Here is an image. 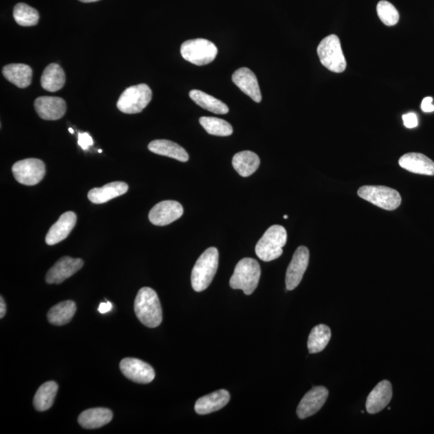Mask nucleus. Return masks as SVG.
<instances>
[{
	"mask_svg": "<svg viewBox=\"0 0 434 434\" xmlns=\"http://www.w3.org/2000/svg\"><path fill=\"white\" fill-rule=\"evenodd\" d=\"M134 312L143 325L154 328L161 324L163 311L158 294L153 289H139L134 300Z\"/></svg>",
	"mask_w": 434,
	"mask_h": 434,
	"instance_id": "nucleus-1",
	"label": "nucleus"
},
{
	"mask_svg": "<svg viewBox=\"0 0 434 434\" xmlns=\"http://www.w3.org/2000/svg\"><path fill=\"white\" fill-rule=\"evenodd\" d=\"M219 253L215 247L205 251L192 269L191 281L193 289L202 292L210 286L218 268Z\"/></svg>",
	"mask_w": 434,
	"mask_h": 434,
	"instance_id": "nucleus-2",
	"label": "nucleus"
},
{
	"mask_svg": "<svg viewBox=\"0 0 434 434\" xmlns=\"http://www.w3.org/2000/svg\"><path fill=\"white\" fill-rule=\"evenodd\" d=\"M287 241L286 229L281 225H273L264 234L255 248L256 254L263 262H271L281 257L282 248Z\"/></svg>",
	"mask_w": 434,
	"mask_h": 434,
	"instance_id": "nucleus-3",
	"label": "nucleus"
},
{
	"mask_svg": "<svg viewBox=\"0 0 434 434\" xmlns=\"http://www.w3.org/2000/svg\"><path fill=\"white\" fill-rule=\"evenodd\" d=\"M260 273L262 270L257 260L243 258L236 265L230 279V287L234 289H241L246 296H250L258 286Z\"/></svg>",
	"mask_w": 434,
	"mask_h": 434,
	"instance_id": "nucleus-4",
	"label": "nucleus"
},
{
	"mask_svg": "<svg viewBox=\"0 0 434 434\" xmlns=\"http://www.w3.org/2000/svg\"><path fill=\"white\" fill-rule=\"evenodd\" d=\"M317 52L322 65L327 70L337 74L346 70L347 61L340 38L334 34L323 39L318 46Z\"/></svg>",
	"mask_w": 434,
	"mask_h": 434,
	"instance_id": "nucleus-5",
	"label": "nucleus"
},
{
	"mask_svg": "<svg viewBox=\"0 0 434 434\" xmlns=\"http://www.w3.org/2000/svg\"><path fill=\"white\" fill-rule=\"evenodd\" d=\"M180 53L183 59L198 66L210 64L218 53L214 43L206 39H194L182 43Z\"/></svg>",
	"mask_w": 434,
	"mask_h": 434,
	"instance_id": "nucleus-6",
	"label": "nucleus"
},
{
	"mask_svg": "<svg viewBox=\"0 0 434 434\" xmlns=\"http://www.w3.org/2000/svg\"><path fill=\"white\" fill-rule=\"evenodd\" d=\"M152 99V91L147 85L130 86L121 94L117 107L125 114H138L147 107Z\"/></svg>",
	"mask_w": 434,
	"mask_h": 434,
	"instance_id": "nucleus-7",
	"label": "nucleus"
},
{
	"mask_svg": "<svg viewBox=\"0 0 434 434\" xmlns=\"http://www.w3.org/2000/svg\"><path fill=\"white\" fill-rule=\"evenodd\" d=\"M358 195L362 199L381 207L393 211L402 204V196L393 188L385 186H364L358 190Z\"/></svg>",
	"mask_w": 434,
	"mask_h": 434,
	"instance_id": "nucleus-8",
	"label": "nucleus"
},
{
	"mask_svg": "<svg viewBox=\"0 0 434 434\" xmlns=\"http://www.w3.org/2000/svg\"><path fill=\"white\" fill-rule=\"evenodd\" d=\"M13 176L21 185L33 186L40 183L45 176V163L38 158H26L14 164Z\"/></svg>",
	"mask_w": 434,
	"mask_h": 434,
	"instance_id": "nucleus-9",
	"label": "nucleus"
},
{
	"mask_svg": "<svg viewBox=\"0 0 434 434\" xmlns=\"http://www.w3.org/2000/svg\"><path fill=\"white\" fill-rule=\"evenodd\" d=\"M120 369L125 378L138 384L151 383L156 378L152 366L138 359H123L121 361Z\"/></svg>",
	"mask_w": 434,
	"mask_h": 434,
	"instance_id": "nucleus-10",
	"label": "nucleus"
},
{
	"mask_svg": "<svg viewBox=\"0 0 434 434\" xmlns=\"http://www.w3.org/2000/svg\"><path fill=\"white\" fill-rule=\"evenodd\" d=\"M183 214V207L180 203L164 200L154 205L149 212V220L157 226H165L180 219Z\"/></svg>",
	"mask_w": 434,
	"mask_h": 434,
	"instance_id": "nucleus-11",
	"label": "nucleus"
},
{
	"mask_svg": "<svg viewBox=\"0 0 434 434\" xmlns=\"http://www.w3.org/2000/svg\"><path fill=\"white\" fill-rule=\"evenodd\" d=\"M310 253L305 246L298 247L293 254L287 270L286 285L288 291H293L300 284L308 267Z\"/></svg>",
	"mask_w": 434,
	"mask_h": 434,
	"instance_id": "nucleus-12",
	"label": "nucleus"
},
{
	"mask_svg": "<svg viewBox=\"0 0 434 434\" xmlns=\"http://www.w3.org/2000/svg\"><path fill=\"white\" fill-rule=\"evenodd\" d=\"M328 395L327 389L323 386L313 387L304 395L297 409L298 417L306 419L317 413L327 402Z\"/></svg>",
	"mask_w": 434,
	"mask_h": 434,
	"instance_id": "nucleus-13",
	"label": "nucleus"
},
{
	"mask_svg": "<svg viewBox=\"0 0 434 434\" xmlns=\"http://www.w3.org/2000/svg\"><path fill=\"white\" fill-rule=\"evenodd\" d=\"M83 265V260L80 258H61L48 270L45 277L46 282L48 284H61L67 278L79 272Z\"/></svg>",
	"mask_w": 434,
	"mask_h": 434,
	"instance_id": "nucleus-14",
	"label": "nucleus"
},
{
	"mask_svg": "<svg viewBox=\"0 0 434 434\" xmlns=\"http://www.w3.org/2000/svg\"><path fill=\"white\" fill-rule=\"evenodd\" d=\"M34 107L37 113L43 120L55 121L60 119L66 113V103L57 96H40L35 100Z\"/></svg>",
	"mask_w": 434,
	"mask_h": 434,
	"instance_id": "nucleus-15",
	"label": "nucleus"
},
{
	"mask_svg": "<svg viewBox=\"0 0 434 434\" xmlns=\"http://www.w3.org/2000/svg\"><path fill=\"white\" fill-rule=\"evenodd\" d=\"M234 83L243 92L244 94L250 96L255 103H260L262 99L257 76L248 68H240L231 76Z\"/></svg>",
	"mask_w": 434,
	"mask_h": 434,
	"instance_id": "nucleus-16",
	"label": "nucleus"
},
{
	"mask_svg": "<svg viewBox=\"0 0 434 434\" xmlns=\"http://www.w3.org/2000/svg\"><path fill=\"white\" fill-rule=\"evenodd\" d=\"M393 397V387L389 380H382L369 395L366 402V412L378 413L387 406Z\"/></svg>",
	"mask_w": 434,
	"mask_h": 434,
	"instance_id": "nucleus-17",
	"label": "nucleus"
},
{
	"mask_svg": "<svg viewBox=\"0 0 434 434\" xmlns=\"http://www.w3.org/2000/svg\"><path fill=\"white\" fill-rule=\"evenodd\" d=\"M76 223V216L74 211H67L60 216L54 225L48 230L45 241L48 245H54L67 238Z\"/></svg>",
	"mask_w": 434,
	"mask_h": 434,
	"instance_id": "nucleus-18",
	"label": "nucleus"
},
{
	"mask_svg": "<svg viewBox=\"0 0 434 434\" xmlns=\"http://www.w3.org/2000/svg\"><path fill=\"white\" fill-rule=\"evenodd\" d=\"M400 166L420 175L434 176V162L421 153H407L399 159Z\"/></svg>",
	"mask_w": 434,
	"mask_h": 434,
	"instance_id": "nucleus-19",
	"label": "nucleus"
},
{
	"mask_svg": "<svg viewBox=\"0 0 434 434\" xmlns=\"http://www.w3.org/2000/svg\"><path fill=\"white\" fill-rule=\"evenodd\" d=\"M228 391L220 389L197 400L195 411L200 415H206L218 411L229 402Z\"/></svg>",
	"mask_w": 434,
	"mask_h": 434,
	"instance_id": "nucleus-20",
	"label": "nucleus"
},
{
	"mask_svg": "<svg viewBox=\"0 0 434 434\" xmlns=\"http://www.w3.org/2000/svg\"><path fill=\"white\" fill-rule=\"evenodd\" d=\"M128 188V185L124 182H112L101 187L93 188L89 192L88 198L94 204H104L116 197L125 194Z\"/></svg>",
	"mask_w": 434,
	"mask_h": 434,
	"instance_id": "nucleus-21",
	"label": "nucleus"
},
{
	"mask_svg": "<svg viewBox=\"0 0 434 434\" xmlns=\"http://www.w3.org/2000/svg\"><path fill=\"white\" fill-rule=\"evenodd\" d=\"M149 152L176 159L180 162H187L189 159L187 152L180 145L166 139L154 140L148 145Z\"/></svg>",
	"mask_w": 434,
	"mask_h": 434,
	"instance_id": "nucleus-22",
	"label": "nucleus"
},
{
	"mask_svg": "<svg viewBox=\"0 0 434 434\" xmlns=\"http://www.w3.org/2000/svg\"><path fill=\"white\" fill-rule=\"evenodd\" d=\"M113 419V413L109 409L94 408L87 409L79 417V423L85 428L93 429L103 427Z\"/></svg>",
	"mask_w": 434,
	"mask_h": 434,
	"instance_id": "nucleus-23",
	"label": "nucleus"
},
{
	"mask_svg": "<svg viewBox=\"0 0 434 434\" xmlns=\"http://www.w3.org/2000/svg\"><path fill=\"white\" fill-rule=\"evenodd\" d=\"M5 79L19 88H27L32 83V70L24 64H11L3 67Z\"/></svg>",
	"mask_w": 434,
	"mask_h": 434,
	"instance_id": "nucleus-24",
	"label": "nucleus"
},
{
	"mask_svg": "<svg viewBox=\"0 0 434 434\" xmlns=\"http://www.w3.org/2000/svg\"><path fill=\"white\" fill-rule=\"evenodd\" d=\"M231 163L240 176L249 177L258 170L260 162L257 154L244 151L236 153Z\"/></svg>",
	"mask_w": 434,
	"mask_h": 434,
	"instance_id": "nucleus-25",
	"label": "nucleus"
},
{
	"mask_svg": "<svg viewBox=\"0 0 434 434\" xmlns=\"http://www.w3.org/2000/svg\"><path fill=\"white\" fill-rule=\"evenodd\" d=\"M65 83V72L59 65L52 63L43 70L41 79L43 90L48 92H56L61 90Z\"/></svg>",
	"mask_w": 434,
	"mask_h": 434,
	"instance_id": "nucleus-26",
	"label": "nucleus"
},
{
	"mask_svg": "<svg viewBox=\"0 0 434 434\" xmlns=\"http://www.w3.org/2000/svg\"><path fill=\"white\" fill-rule=\"evenodd\" d=\"M76 307L74 302L64 301L52 307L48 312V320L52 325L63 326L69 323L74 316Z\"/></svg>",
	"mask_w": 434,
	"mask_h": 434,
	"instance_id": "nucleus-27",
	"label": "nucleus"
},
{
	"mask_svg": "<svg viewBox=\"0 0 434 434\" xmlns=\"http://www.w3.org/2000/svg\"><path fill=\"white\" fill-rule=\"evenodd\" d=\"M190 98L201 108L210 111L216 114H226L229 113L228 105L223 101L214 98L201 90H193L189 93Z\"/></svg>",
	"mask_w": 434,
	"mask_h": 434,
	"instance_id": "nucleus-28",
	"label": "nucleus"
},
{
	"mask_svg": "<svg viewBox=\"0 0 434 434\" xmlns=\"http://www.w3.org/2000/svg\"><path fill=\"white\" fill-rule=\"evenodd\" d=\"M57 391L58 385L54 381H48L43 384L34 397V408L39 412H45L50 409L54 403Z\"/></svg>",
	"mask_w": 434,
	"mask_h": 434,
	"instance_id": "nucleus-29",
	"label": "nucleus"
},
{
	"mask_svg": "<svg viewBox=\"0 0 434 434\" xmlns=\"http://www.w3.org/2000/svg\"><path fill=\"white\" fill-rule=\"evenodd\" d=\"M331 331L329 327L320 324L313 328L309 335L307 347L311 354L318 353L329 344Z\"/></svg>",
	"mask_w": 434,
	"mask_h": 434,
	"instance_id": "nucleus-30",
	"label": "nucleus"
},
{
	"mask_svg": "<svg viewBox=\"0 0 434 434\" xmlns=\"http://www.w3.org/2000/svg\"><path fill=\"white\" fill-rule=\"evenodd\" d=\"M13 17L19 25L31 27L37 25L40 14L35 8L26 3H19L14 8Z\"/></svg>",
	"mask_w": 434,
	"mask_h": 434,
	"instance_id": "nucleus-31",
	"label": "nucleus"
},
{
	"mask_svg": "<svg viewBox=\"0 0 434 434\" xmlns=\"http://www.w3.org/2000/svg\"><path fill=\"white\" fill-rule=\"evenodd\" d=\"M200 123L207 133L216 136H229L234 132L233 127L225 120L214 117H201Z\"/></svg>",
	"mask_w": 434,
	"mask_h": 434,
	"instance_id": "nucleus-32",
	"label": "nucleus"
},
{
	"mask_svg": "<svg viewBox=\"0 0 434 434\" xmlns=\"http://www.w3.org/2000/svg\"><path fill=\"white\" fill-rule=\"evenodd\" d=\"M378 17L386 26H394L399 21V12L393 5L385 0L380 1L376 7Z\"/></svg>",
	"mask_w": 434,
	"mask_h": 434,
	"instance_id": "nucleus-33",
	"label": "nucleus"
},
{
	"mask_svg": "<svg viewBox=\"0 0 434 434\" xmlns=\"http://www.w3.org/2000/svg\"><path fill=\"white\" fill-rule=\"evenodd\" d=\"M79 145L84 151H86V149H89L91 146H93L94 140L88 133H79Z\"/></svg>",
	"mask_w": 434,
	"mask_h": 434,
	"instance_id": "nucleus-34",
	"label": "nucleus"
},
{
	"mask_svg": "<svg viewBox=\"0 0 434 434\" xmlns=\"http://www.w3.org/2000/svg\"><path fill=\"white\" fill-rule=\"evenodd\" d=\"M403 121L405 127L409 129L417 127L418 125V118L416 114L409 113L403 115Z\"/></svg>",
	"mask_w": 434,
	"mask_h": 434,
	"instance_id": "nucleus-35",
	"label": "nucleus"
},
{
	"mask_svg": "<svg viewBox=\"0 0 434 434\" xmlns=\"http://www.w3.org/2000/svg\"><path fill=\"white\" fill-rule=\"evenodd\" d=\"M432 103H433V99L431 98V96H427V98H424L422 100V103L421 105L422 111H424V112H426V113L433 112L434 105Z\"/></svg>",
	"mask_w": 434,
	"mask_h": 434,
	"instance_id": "nucleus-36",
	"label": "nucleus"
},
{
	"mask_svg": "<svg viewBox=\"0 0 434 434\" xmlns=\"http://www.w3.org/2000/svg\"><path fill=\"white\" fill-rule=\"evenodd\" d=\"M112 304L110 302H101L99 307V311L101 313H105L112 310Z\"/></svg>",
	"mask_w": 434,
	"mask_h": 434,
	"instance_id": "nucleus-37",
	"label": "nucleus"
},
{
	"mask_svg": "<svg viewBox=\"0 0 434 434\" xmlns=\"http://www.w3.org/2000/svg\"><path fill=\"white\" fill-rule=\"evenodd\" d=\"M7 307L3 297L0 298V318H3L6 315Z\"/></svg>",
	"mask_w": 434,
	"mask_h": 434,
	"instance_id": "nucleus-38",
	"label": "nucleus"
},
{
	"mask_svg": "<svg viewBox=\"0 0 434 434\" xmlns=\"http://www.w3.org/2000/svg\"><path fill=\"white\" fill-rule=\"evenodd\" d=\"M82 3H94L100 1V0H79Z\"/></svg>",
	"mask_w": 434,
	"mask_h": 434,
	"instance_id": "nucleus-39",
	"label": "nucleus"
},
{
	"mask_svg": "<svg viewBox=\"0 0 434 434\" xmlns=\"http://www.w3.org/2000/svg\"><path fill=\"white\" fill-rule=\"evenodd\" d=\"M69 130L71 134H74V130H72V128H70Z\"/></svg>",
	"mask_w": 434,
	"mask_h": 434,
	"instance_id": "nucleus-40",
	"label": "nucleus"
},
{
	"mask_svg": "<svg viewBox=\"0 0 434 434\" xmlns=\"http://www.w3.org/2000/svg\"><path fill=\"white\" fill-rule=\"evenodd\" d=\"M287 218H288V216L285 215V216H284V219H287Z\"/></svg>",
	"mask_w": 434,
	"mask_h": 434,
	"instance_id": "nucleus-41",
	"label": "nucleus"
},
{
	"mask_svg": "<svg viewBox=\"0 0 434 434\" xmlns=\"http://www.w3.org/2000/svg\"><path fill=\"white\" fill-rule=\"evenodd\" d=\"M99 152L101 153V152H103V151H101V149H99Z\"/></svg>",
	"mask_w": 434,
	"mask_h": 434,
	"instance_id": "nucleus-42",
	"label": "nucleus"
}]
</instances>
